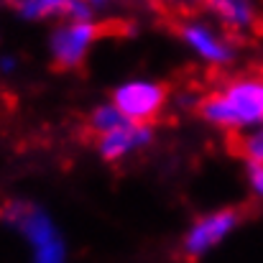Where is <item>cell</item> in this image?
Masks as SVG:
<instances>
[{"label": "cell", "mask_w": 263, "mask_h": 263, "mask_svg": "<svg viewBox=\"0 0 263 263\" xmlns=\"http://www.w3.org/2000/svg\"><path fill=\"white\" fill-rule=\"evenodd\" d=\"M212 89L197 102V112L228 130L263 120V74L217 77L207 74Z\"/></svg>", "instance_id": "1"}, {"label": "cell", "mask_w": 263, "mask_h": 263, "mask_svg": "<svg viewBox=\"0 0 263 263\" xmlns=\"http://www.w3.org/2000/svg\"><path fill=\"white\" fill-rule=\"evenodd\" d=\"M228 151L240 159H248V164H263V130L251 136L228 130Z\"/></svg>", "instance_id": "7"}, {"label": "cell", "mask_w": 263, "mask_h": 263, "mask_svg": "<svg viewBox=\"0 0 263 263\" xmlns=\"http://www.w3.org/2000/svg\"><path fill=\"white\" fill-rule=\"evenodd\" d=\"M15 10L28 18H46V15H69L74 21H87L89 10L80 0H8Z\"/></svg>", "instance_id": "6"}, {"label": "cell", "mask_w": 263, "mask_h": 263, "mask_svg": "<svg viewBox=\"0 0 263 263\" xmlns=\"http://www.w3.org/2000/svg\"><path fill=\"white\" fill-rule=\"evenodd\" d=\"M39 263H62V246L57 240L41 246L39 251Z\"/></svg>", "instance_id": "8"}, {"label": "cell", "mask_w": 263, "mask_h": 263, "mask_svg": "<svg viewBox=\"0 0 263 263\" xmlns=\"http://www.w3.org/2000/svg\"><path fill=\"white\" fill-rule=\"evenodd\" d=\"M248 207H225L220 212H212L207 217H202L184 238L181 243V258L194 263L204 251H210L215 243H220L243 217H246Z\"/></svg>", "instance_id": "4"}, {"label": "cell", "mask_w": 263, "mask_h": 263, "mask_svg": "<svg viewBox=\"0 0 263 263\" xmlns=\"http://www.w3.org/2000/svg\"><path fill=\"white\" fill-rule=\"evenodd\" d=\"M164 15L169 18L172 31H176L179 36H184L204 59H210V62H228V59H230L228 46H225L217 36H212L207 28H202V26H197V23H189L184 13L169 10V13H164Z\"/></svg>", "instance_id": "5"}, {"label": "cell", "mask_w": 263, "mask_h": 263, "mask_svg": "<svg viewBox=\"0 0 263 263\" xmlns=\"http://www.w3.org/2000/svg\"><path fill=\"white\" fill-rule=\"evenodd\" d=\"M115 110L133 125L148 128L161 120L164 105L169 100V85L161 82H130L115 89Z\"/></svg>", "instance_id": "3"}, {"label": "cell", "mask_w": 263, "mask_h": 263, "mask_svg": "<svg viewBox=\"0 0 263 263\" xmlns=\"http://www.w3.org/2000/svg\"><path fill=\"white\" fill-rule=\"evenodd\" d=\"M248 172H251V184H253L256 194L263 197V164H251Z\"/></svg>", "instance_id": "9"}, {"label": "cell", "mask_w": 263, "mask_h": 263, "mask_svg": "<svg viewBox=\"0 0 263 263\" xmlns=\"http://www.w3.org/2000/svg\"><path fill=\"white\" fill-rule=\"evenodd\" d=\"M130 31L128 23L123 21H102V23H87V21H74L64 28H59L51 39L54 49V69L57 72H77L85 64V54L92 41L102 36H125Z\"/></svg>", "instance_id": "2"}]
</instances>
